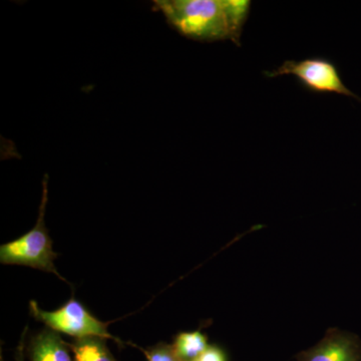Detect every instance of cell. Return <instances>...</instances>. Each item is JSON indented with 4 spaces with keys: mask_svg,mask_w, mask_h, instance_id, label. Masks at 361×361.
Masks as SVG:
<instances>
[{
    "mask_svg": "<svg viewBox=\"0 0 361 361\" xmlns=\"http://www.w3.org/2000/svg\"><path fill=\"white\" fill-rule=\"evenodd\" d=\"M195 361H228V360L225 351L219 346L209 345L205 353Z\"/></svg>",
    "mask_w": 361,
    "mask_h": 361,
    "instance_id": "cell-10",
    "label": "cell"
},
{
    "mask_svg": "<svg viewBox=\"0 0 361 361\" xmlns=\"http://www.w3.org/2000/svg\"><path fill=\"white\" fill-rule=\"evenodd\" d=\"M26 331H27V327H26L23 334H21L20 342L18 344V349H16V361H25V338Z\"/></svg>",
    "mask_w": 361,
    "mask_h": 361,
    "instance_id": "cell-11",
    "label": "cell"
},
{
    "mask_svg": "<svg viewBox=\"0 0 361 361\" xmlns=\"http://www.w3.org/2000/svg\"><path fill=\"white\" fill-rule=\"evenodd\" d=\"M30 315L37 322L44 323L47 329L58 334H66L75 338L84 337H101L111 339L123 348V341L118 337L111 336L108 331L110 323L97 319L96 316L73 295L61 307L54 311H44L39 307L37 301L30 302Z\"/></svg>",
    "mask_w": 361,
    "mask_h": 361,
    "instance_id": "cell-3",
    "label": "cell"
},
{
    "mask_svg": "<svg viewBox=\"0 0 361 361\" xmlns=\"http://www.w3.org/2000/svg\"><path fill=\"white\" fill-rule=\"evenodd\" d=\"M176 353L182 361H195L209 348L208 337L200 330L183 331L175 336Z\"/></svg>",
    "mask_w": 361,
    "mask_h": 361,
    "instance_id": "cell-8",
    "label": "cell"
},
{
    "mask_svg": "<svg viewBox=\"0 0 361 361\" xmlns=\"http://www.w3.org/2000/svg\"><path fill=\"white\" fill-rule=\"evenodd\" d=\"M73 361H118L111 355L106 343V339L101 337H84L68 342Z\"/></svg>",
    "mask_w": 361,
    "mask_h": 361,
    "instance_id": "cell-7",
    "label": "cell"
},
{
    "mask_svg": "<svg viewBox=\"0 0 361 361\" xmlns=\"http://www.w3.org/2000/svg\"><path fill=\"white\" fill-rule=\"evenodd\" d=\"M132 345L141 350L148 361H182L176 353L173 344L159 342L148 348H139L135 344H132Z\"/></svg>",
    "mask_w": 361,
    "mask_h": 361,
    "instance_id": "cell-9",
    "label": "cell"
},
{
    "mask_svg": "<svg viewBox=\"0 0 361 361\" xmlns=\"http://www.w3.org/2000/svg\"><path fill=\"white\" fill-rule=\"evenodd\" d=\"M47 184L49 175H45L42 180V197L37 224L20 238L0 247V262L4 265L27 266L33 269L54 273L59 279L68 283L54 266V260L59 255L52 249L54 243L45 226V211L49 200Z\"/></svg>",
    "mask_w": 361,
    "mask_h": 361,
    "instance_id": "cell-2",
    "label": "cell"
},
{
    "mask_svg": "<svg viewBox=\"0 0 361 361\" xmlns=\"http://www.w3.org/2000/svg\"><path fill=\"white\" fill-rule=\"evenodd\" d=\"M266 78L293 75L304 89L313 94H341L361 101L360 97L344 85L334 61L325 58H308L301 61H285L279 68L264 71Z\"/></svg>",
    "mask_w": 361,
    "mask_h": 361,
    "instance_id": "cell-4",
    "label": "cell"
},
{
    "mask_svg": "<svg viewBox=\"0 0 361 361\" xmlns=\"http://www.w3.org/2000/svg\"><path fill=\"white\" fill-rule=\"evenodd\" d=\"M249 0H155L153 9L187 39L199 42L231 40L241 45L250 13Z\"/></svg>",
    "mask_w": 361,
    "mask_h": 361,
    "instance_id": "cell-1",
    "label": "cell"
},
{
    "mask_svg": "<svg viewBox=\"0 0 361 361\" xmlns=\"http://www.w3.org/2000/svg\"><path fill=\"white\" fill-rule=\"evenodd\" d=\"M296 361H361V339L351 332L330 329L314 346L301 351Z\"/></svg>",
    "mask_w": 361,
    "mask_h": 361,
    "instance_id": "cell-5",
    "label": "cell"
},
{
    "mask_svg": "<svg viewBox=\"0 0 361 361\" xmlns=\"http://www.w3.org/2000/svg\"><path fill=\"white\" fill-rule=\"evenodd\" d=\"M68 349L58 332L45 327L32 336L26 353L30 361H73Z\"/></svg>",
    "mask_w": 361,
    "mask_h": 361,
    "instance_id": "cell-6",
    "label": "cell"
}]
</instances>
